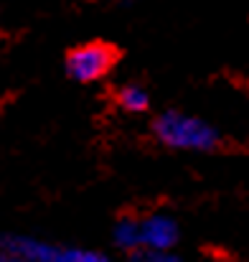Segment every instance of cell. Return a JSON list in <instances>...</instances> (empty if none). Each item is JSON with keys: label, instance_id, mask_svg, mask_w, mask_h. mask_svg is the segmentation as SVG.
Returning <instances> with one entry per match:
<instances>
[{"label": "cell", "instance_id": "obj_5", "mask_svg": "<svg viewBox=\"0 0 249 262\" xmlns=\"http://www.w3.org/2000/svg\"><path fill=\"white\" fill-rule=\"evenodd\" d=\"M112 239L120 250L127 252H140L143 250V237H140V219L135 216H122L115 229H112Z\"/></svg>", "mask_w": 249, "mask_h": 262}, {"label": "cell", "instance_id": "obj_1", "mask_svg": "<svg viewBox=\"0 0 249 262\" xmlns=\"http://www.w3.org/2000/svg\"><path fill=\"white\" fill-rule=\"evenodd\" d=\"M153 135L161 145L188 153H211L221 145V135L211 122L180 110L161 112L153 120Z\"/></svg>", "mask_w": 249, "mask_h": 262}, {"label": "cell", "instance_id": "obj_8", "mask_svg": "<svg viewBox=\"0 0 249 262\" xmlns=\"http://www.w3.org/2000/svg\"><path fill=\"white\" fill-rule=\"evenodd\" d=\"M0 262H31L26 257H18V255H8V252H0Z\"/></svg>", "mask_w": 249, "mask_h": 262}, {"label": "cell", "instance_id": "obj_9", "mask_svg": "<svg viewBox=\"0 0 249 262\" xmlns=\"http://www.w3.org/2000/svg\"><path fill=\"white\" fill-rule=\"evenodd\" d=\"M130 262H145V257H143V250H140V252H132Z\"/></svg>", "mask_w": 249, "mask_h": 262}, {"label": "cell", "instance_id": "obj_3", "mask_svg": "<svg viewBox=\"0 0 249 262\" xmlns=\"http://www.w3.org/2000/svg\"><path fill=\"white\" fill-rule=\"evenodd\" d=\"M115 64V51L107 46V43H84L69 51L66 56V74L74 79V82H97L102 79Z\"/></svg>", "mask_w": 249, "mask_h": 262}, {"label": "cell", "instance_id": "obj_4", "mask_svg": "<svg viewBox=\"0 0 249 262\" xmlns=\"http://www.w3.org/2000/svg\"><path fill=\"white\" fill-rule=\"evenodd\" d=\"M140 237H143V250L170 252L180 239V229H178V222L170 214L158 211V214L140 219Z\"/></svg>", "mask_w": 249, "mask_h": 262}, {"label": "cell", "instance_id": "obj_2", "mask_svg": "<svg viewBox=\"0 0 249 262\" xmlns=\"http://www.w3.org/2000/svg\"><path fill=\"white\" fill-rule=\"evenodd\" d=\"M0 252L18 255L31 262H112L107 255L72 247V245H56L46 242L38 237H26V234H3L0 237Z\"/></svg>", "mask_w": 249, "mask_h": 262}, {"label": "cell", "instance_id": "obj_6", "mask_svg": "<svg viewBox=\"0 0 249 262\" xmlns=\"http://www.w3.org/2000/svg\"><path fill=\"white\" fill-rule=\"evenodd\" d=\"M117 104L125 112L140 115V112H145L150 107V94H148V89L140 87V84H125V87L117 89Z\"/></svg>", "mask_w": 249, "mask_h": 262}, {"label": "cell", "instance_id": "obj_7", "mask_svg": "<svg viewBox=\"0 0 249 262\" xmlns=\"http://www.w3.org/2000/svg\"><path fill=\"white\" fill-rule=\"evenodd\" d=\"M143 257H145V262H183L170 252H150V250H143Z\"/></svg>", "mask_w": 249, "mask_h": 262}]
</instances>
